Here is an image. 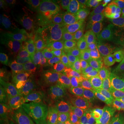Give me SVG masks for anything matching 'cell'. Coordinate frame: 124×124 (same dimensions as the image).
<instances>
[{
  "label": "cell",
  "mask_w": 124,
  "mask_h": 124,
  "mask_svg": "<svg viewBox=\"0 0 124 124\" xmlns=\"http://www.w3.org/2000/svg\"><path fill=\"white\" fill-rule=\"evenodd\" d=\"M106 41L86 38L66 46L62 54L67 59L77 76L85 71L103 66Z\"/></svg>",
  "instance_id": "obj_1"
},
{
  "label": "cell",
  "mask_w": 124,
  "mask_h": 124,
  "mask_svg": "<svg viewBox=\"0 0 124 124\" xmlns=\"http://www.w3.org/2000/svg\"><path fill=\"white\" fill-rule=\"evenodd\" d=\"M23 32L35 40L46 52L52 54L56 50L59 35L53 18L43 11L37 12L35 17L21 23Z\"/></svg>",
  "instance_id": "obj_2"
},
{
  "label": "cell",
  "mask_w": 124,
  "mask_h": 124,
  "mask_svg": "<svg viewBox=\"0 0 124 124\" xmlns=\"http://www.w3.org/2000/svg\"><path fill=\"white\" fill-rule=\"evenodd\" d=\"M2 59L1 71L9 76L20 90L25 93L29 91L36 78L38 70L25 67L4 58Z\"/></svg>",
  "instance_id": "obj_3"
},
{
  "label": "cell",
  "mask_w": 124,
  "mask_h": 124,
  "mask_svg": "<svg viewBox=\"0 0 124 124\" xmlns=\"http://www.w3.org/2000/svg\"><path fill=\"white\" fill-rule=\"evenodd\" d=\"M4 58L25 67L36 70L43 69L46 63L51 62L47 55L40 48H32L22 54H10Z\"/></svg>",
  "instance_id": "obj_4"
},
{
  "label": "cell",
  "mask_w": 124,
  "mask_h": 124,
  "mask_svg": "<svg viewBox=\"0 0 124 124\" xmlns=\"http://www.w3.org/2000/svg\"><path fill=\"white\" fill-rule=\"evenodd\" d=\"M5 27L6 32L3 42L8 48L16 52V54H22L32 49L24 33L17 26L7 23Z\"/></svg>",
  "instance_id": "obj_5"
},
{
  "label": "cell",
  "mask_w": 124,
  "mask_h": 124,
  "mask_svg": "<svg viewBox=\"0 0 124 124\" xmlns=\"http://www.w3.org/2000/svg\"><path fill=\"white\" fill-rule=\"evenodd\" d=\"M56 69L60 85L67 86L77 78V75L75 70L66 57L63 54L59 58Z\"/></svg>",
  "instance_id": "obj_6"
},
{
  "label": "cell",
  "mask_w": 124,
  "mask_h": 124,
  "mask_svg": "<svg viewBox=\"0 0 124 124\" xmlns=\"http://www.w3.org/2000/svg\"><path fill=\"white\" fill-rule=\"evenodd\" d=\"M15 110L19 116L21 124H27L41 119L39 108L29 105L27 100H23L18 103Z\"/></svg>",
  "instance_id": "obj_7"
},
{
  "label": "cell",
  "mask_w": 124,
  "mask_h": 124,
  "mask_svg": "<svg viewBox=\"0 0 124 124\" xmlns=\"http://www.w3.org/2000/svg\"><path fill=\"white\" fill-rule=\"evenodd\" d=\"M39 75L42 78L43 81L50 90L53 97L60 85L56 68L53 64L49 63L42 69Z\"/></svg>",
  "instance_id": "obj_8"
},
{
  "label": "cell",
  "mask_w": 124,
  "mask_h": 124,
  "mask_svg": "<svg viewBox=\"0 0 124 124\" xmlns=\"http://www.w3.org/2000/svg\"><path fill=\"white\" fill-rule=\"evenodd\" d=\"M106 71L103 66L88 70L79 74L76 79L85 80L88 83H106Z\"/></svg>",
  "instance_id": "obj_9"
},
{
  "label": "cell",
  "mask_w": 124,
  "mask_h": 124,
  "mask_svg": "<svg viewBox=\"0 0 124 124\" xmlns=\"http://www.w3.org/2000/svg\"><path fill=\"white\" fill-rule=\"evenodd\" d=\"M105 36L108 43L124 39V24L109 20L105 23Z\"/></svg>",
  "instance_id": "obj_10"
},
{
  "label": "cell",
  "mask_w": 124,
  "mask_h": 124,
  "mask_svg": "<svg viewBox=\"0 0 124 124\" xmlns=\"http://www.w3.org/2000/svg\"><path fill=\"white\" fill-rule=\"evenodd\" d=\"M40 116L41 120L49 124L55 123L59 120L62 111L54 102L46 103L39 108Z\"/></svg>",
  "instance_id": "obj_11"
},
{
  "label": "cell",
  "mask_w": 124,
  "mask_h": 124,
  "mask_svg": "<svg viewBox=\"0 0 124 124\" xmlns=\"http://www.w3.org/2000/svg\"><path fill=\"white\" fill-rule=\"evenodd\" d=\"M87 38L91 40L106 41L108 44L105 36V23L98 21L90 26L87 32Z\"/></svg>",
  "instance_id": "obj_12"
},
{
  "label": "cell",
  "mask_w": 124,
  "mask_h": 124,
  "mask_svg": "<svg viewBox=\"0 0 124 124\" xmlns=\"http://www.w3.org/2000/svg\"><path fill=\"white\" fill-rule=\"evenodd\" d=\"M69 85H60L59 87L53 96L54 103L63 112H67L68 106V89Z\"/></svg>",
  "instance_id": "obj_13"
},
{
  "label": "cell",
  "mask_w": 124,
  "mask_h": 124,
  "mask_svg": "<svg viewBox=\"0 0 124 124\" xmlns=\"http://www.w3.org/2000/svg\"><path fill=\"white\" fill-rule=\"evenodd\" d=\"M68 3V1L66 0H49L44 1L48 11L52 17H63Z\"/></svg>",
  "instance_id": "obj_14"
},
{
  "label": "cell",
  "mask_w": 124,
  "mask_h": 124,
  "mask_svg": "<svg viewBox=\"0 0 124 124\" xmlns=\"http://www.w3.org/2000/svg\"><path fill=\"white\" fill-rule=\"evenodd\" d=\"M87 110L89 118L97 121L106 120L110 114L113 113L101 102L91 106Z\"/></svg>",
  "instance_id": "obj_15"
},
{
  "label": "cell",
  "mask_w": 124,
  "mask_h": 124,
  "mask_svg": "<svg viewBox=\"0 0 124 124\" xmlns=\"http://www.w3.org/2000/svg\"><path fill=\"white\" fill-rule=\"evenodd\" d=\"M124 79V67L110 68L106 71V85L111 89L116 83Z\"/></svg>",
  "instance_id": "obj_16"
},
{
  "label": "cell",
  "mask_w": 124,
  "mask_h": 124,
  "mask_svg": "<svg viewBox=\"0 0 124 124\" xmlns=\"http://www.w3.org/2000/svg\"><path fill=\"white\" fill-rule=\"evenodd\" d=\"M28 94L34 96H52V93L45 84L42 78L38 75H37L36 78L31 87Z\"/></svg>",
  "instance_id": "obj_17"
},
{
  "label": "cell",
  "mask_w": 124,
  "mask_h": 124,
  "mask_svg": "<svg viewBox=\"0 0 124 124\" xmlns=\"http://www.w3.org/2000/svg\"><path fill=\"white\" fill-rule=\"evenodd\" d=\"M103 66L106 69L124 67V57L119 56L105 51V55Z\"/></svg>",
  "instance_id": "obj_18"
},
{
  "label": "cell",
  "mask_w": 124,
  "mask_h": 124,
  "mask_svg": "<svg viewBox=\"0 0 124 124\" xmlns=\"http://www.w3.org/2000/svg\"><path fill=\"white\" fill-rule=\"evenodd\" d=\"M27 101L29 105L39 108L46 103L54 102L53 97L52 95L34 96L28 94Z\"/></svg>",
  "instance_id": "obj_19"
},
{
  "label": "cell",
  "mask_w": 124,
  "mask_h": 124,
  "mask_svg": "<svg viewBox=\"0 0 124 124\" xmlns=\"http://www.w3.org/2000/svg\"><path fill=\"white\" fill-rule=\"evenodd\" d=\"M101 103H103L111 113H117L113 94L107 86L105 87L104 92L101 95Z\"/></svg>",
  "instance_id": "obj_20"
},
{
  "label": "cell",
  "mask_w": 124,
  "mask_h": 124,
  "mask_svg": "<svg viewBox=\"0 0 124 124\" xmlns=\"http://www.w3.org/2000/svg\"><path fill=\"white\" fill-rule=\"evenodd\" d=\"M0 102L1 105L9 108H14V96L12 91L6 88L0 89Z\"/></svg>",
  "instance_id": "obj_21"
},
{
  "label": "cell",
  "mask_w": 124,
  "mask_h": 124,
  "mask_svg": "<svg viewBox=\"0 0 124 124\" xmlns=\"http://www.w3.org/2000/svg\"><path fill=\"white\" fill-rule=\"evenodd\" d=\"M69 86L74 95L79 100L85 98L92 94L86 87L81 86V85L78 84L76 80L72 82Z\"/></svg>",
  "instance_id": "obj_22"
},
{
  "label": "cell",
  "mask_w": 124,
  "mask_h": 124,
  "mask_svg": "<svg viewBox=\"0 0 124 124\" xmlns=\"http://www.w3.org/2000/svg\"><path fill=\"white\" fill-rule=\"evenodd\" d=\"M105 51L110 52L113 54L119 56H124V39L115 42L108 43L105 46Z\"/></svg>",
  "instance_id": "obj_23"
},
{
  "label": "cell",
  "mask_w": 124,
  "mask_h": 124,
  "mask_svg": "<svg viewBox=\"0 0 124 124\" xmlns=\"http://www.w3.org/2000/svg\"><path fill=\"white\" fill-rule=\"evenodd\" d=\"M101 102V96L91 94L85 98L79 100V108L88 110L91 106Z\"/></svg>",
  "instance_id": "obj_24"
},
{
  "label": "cell",
  "mask_w": 124,
  "mask_h": 124,
  "mask_svg": "<svg viewBox=\"0 0 124 124\" xmlns=\"http://www.w3.org/2000/svg\"><path fill=\"white\" fill-rule=\"evenodd\" d=\"M112 20L124 24V0L117 1L115 10L112 16Z\"/></svg>",
  "instance_id": "obj_25"
},
{
  "label": "cell",
  "mask_w": 124,
  "mask_h": 124,
  "mask_svg": "<svg viewBox=\"0 0 124 124\" xmlns=\"http://www.w3.org/2000/svg\"><path fill=\"white\" fill-rule=\"evenodd\" d=\"M117 1L116 0H104L102 1L101 9L105 15L112 16L115 10Z\"/></svg>",
  "instance_id": "obj_26"
},
{
  "label": "cell",
  "mask_w": 124,
  "mask_h": 124,
  "mask_svg": "<svg viewBox=\"0 0 124 124\" xmlns=\"http://www.w3.org/2000/svg\"><path fill=\"white\" fill-rule=\"evenodd\" d=\"M79 108V100L75 97L72 93L70 87L68 89V106L67 112L77 110Z\"/></svg>",
  "instance_id": "obj_27"
},
{
  "label": "cell",
  "mask_w": 124,
  "mask_h": 124,
  "mask_svg": "<svg viewBox=\"0 0 124 124\" xmlns=\"http://www.w3.org/2000/svg\"><path fill=\"white\" fill-rule=\"evenodd\" d=\"M106 86V83H88L86 87L92 94L101 96L104 92Z\"/></svg>",
  "instance_id": "obj_28"
},
{
  "label": "cell",
  "mask_w": 124,
  "mask_h": 124,
  "mask_svg": "<svg viewBox=\"0 0 124 124\" xmlns=\"http://www.w3.org/2000/svg\"><path fill=\"white\" fill-rule=\"evenodd\" d=\"M111 92L114 98L117 113L124 105V94L114 88H111Z\"/></svg>",
  "instance_id": "obj_29"
},
{
  "label": "cell",
  "mask_w": 124,
  "mask_h": 124,
  "mask_svg": "<svg viewBox=\"0 0 124 124\" xmlns=\"http://www.w3.org/2000/svg\"><path fill=\"white\" fill-rule=\"evenodd\" d=\"M105 120L108 124H124V118L118 113H111Z\"/></svg>",
  "instance_id": "obj_30"
},
{
  "label": "cell",
  "mask_w": 124,
  "mask_h": 124,
  "mask_svg": "<svg viewBox=\"0 0 124 124\" xmlns=\"http://www.w3.org/2000/svg\"><path fill=\"white\" fill-rule=\"evenodd\" d=\"M70 124H100V121L91 120L89 118L76 117L71 120Z\"/></svg>",
  "instance_id": "obj_31"
},
{
  "label": "cell",
  "mask_w": 124,
  "mask_h": 124,
  "mask_svg": "<svg viewBox=\"0 0 124 124\" xmlns=\"http://www.w3.org/2000/svg\"><path fill=\"white\" fill-rule=\"evenodd\" d=\"M11 8L16 10H21L25 7L27 1L24 0H10L8 1Z\"/></svg>",
  "instance_id": "obj_32"
},
{
  "label": "cell",
  "mask_w": 124,
  "mask_h": 124,
  "mask_svg": "<svg viewBox=\"0 0 124 124\" xmlns=\"http://www.w3.org/2000/svg\"><path fill=\"white\" fill-rule=\"evenodd\" d=\"M111 88L117 89V90L121 91V92L124 94V79L123 80H121L115 85H114Z\"/></svg>",
  "instance_id": "obj_33"
},
{
  "label": "cell",
  "mask_w": 124,
  "mask_h": 124,
  "mask_svg": "<svg viewBox=\"0 0 124 124\" xmlns=\"http://www.w3.org/2000/svg\"><path fill=\"white\" fill-rule=\"evenodd\" d=\"M7 1H4V0H1L0 1V13H1V15L4 14L5 10L6 8H7Z\"/></svg>",
  "instance_id": "obj_34"
},
{
  "label": "cell",
  "mask_w": 124,
  "mask_h": 124,
  "mask_svg": "<svg viewBox=\"0 0 124 124\" xmlns=\"http://www.w3.org/2000/svg\"><path fill=\"white\" fill-rule=\"evenodd\" d=\"M6 32V27L5 25L3 24H1V30H0V38H1V40L4 41L5 35Z\"/></svg>",
  "instance_id": "obj_35"
},
{
  "label": "cell",
  "mask_w": 124,
  "mask_h": 124,
  "mask_svg": "<svg viewBox=\"0 0 124 124\" xmlns=\"http://www.w3.org/2000/svg\"><path fill=\"white\" fill-rule=\"evenodd\" d=\"M27 124H49V122H46V121L40 119V120H36V121H35L29 122V123H28Z\"/></svg>",
  "instance_id": "obj_36"
},
{
  "label": "cell",
  "mask_w": 124,
  "mask_h": 124,
  "mask_svg": "<svg viewBox=\"0 0 124 124\" xmlns=\"http://www.w3.org/2000/svg\"><path fill=\"white\" fill-rule=\"evenodd\" d=\"M117 113L118 114H120L121 116L123 117L124 118V105L122 106V108L118 111Z\"/></svg>",
  "instance_id": "obj_37"
},
{
  "label": "cell",
  "mask_w": 124,
  "mask_h": 124,
  "mask_svg": "<svg viewBox=\"0 0 124 124\" xmlns=\"http://www.w3.org/2000/svg\"><path fill=\"white\" fill-rule=\"evenodd\" d=\"M100 124H108L106 121H100Z\"/></svg>",
  "instance_id": "obj_38"
},
{
  "label": "cell",
  "mask_w": 124,
  "mask_h": 124,
  "mask_svg": "<svg viewBox=\"0 0 124 124\" xmlns=\"http://www.w3.org/2000/svg\"></svg>",
  "instance_id": "obj_39"
}]
</instances>
